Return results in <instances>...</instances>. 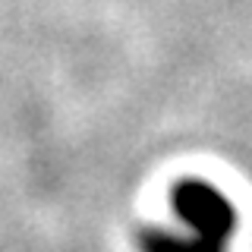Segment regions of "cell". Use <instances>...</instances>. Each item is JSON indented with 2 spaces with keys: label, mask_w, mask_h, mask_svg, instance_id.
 Returning a JSON list of instances; mask_svg holds the SVG:
<instances>
[{
  "label": "cell",
  "mask_w": 252,
  "mask_h": 252,
  "mask_svg": "<svg viewBox=\"0 0 252 252\" xmlns=\"http://www.w3.org/2000/svg\"><path fill=\"white\" fill-rule=\"evenodd\" d=\"M173 211L189 227V233L215 246H230L236 230V208L227 195H220L215 186L202 180H183L173 186Z\"/></svg>",
  "instance_id": "obj_1"
},
{
  "label": "cell",
  "mask_w": 252,
  "mask_h": 252,
  "mask_svg": "<svg viewBox=\"0 0 252 252\" xmlns=\"http://www.w3.org/2000/svg\"><path fill=\"white\" fill-rule=\"evenodd\" d=\"M139 249L142 252H227L224 246L205 243L192 233H173L161 227H148L139 233Z\"/></svg>",
  "instance_id": "obj_2"
}]
</instances>
